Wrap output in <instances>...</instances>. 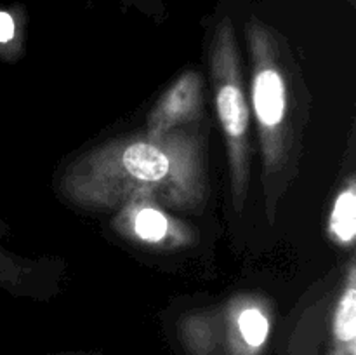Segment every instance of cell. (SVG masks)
<instances>
[{"instance_id": "6da1fadb", "label": "cell", "mask_w": 356, "mask_h": 355, "mask_svg": "<svg viewBox=\"0 0 356 355\" xmlns=\"http://www.w3.org/2000/svg\"><path fill=\"white\" fill-rule=\"evenodd\" d=\"M205 134L174 129L165 134L111 139L73 160L59 191L82 209L106 211L132 200L197 209L209 195Z\"/></svg>"}, {"instance_id": "7a4b0ae2", "label": "cell", "mask_w": 356, "mask_h": 355, "mask_svg": "<svg viewBox=\"0 0 356 355\" xmlns=\"http://www.w3.org/2000/svg\"><path fill=\"white\" fill-rule=\"evenodd\" d=\"M250 52V103L259 132L268 216L273 221L280 184L294 162L298 129L292 106V75L282 42L257 19L247 26Z\"/></svg>"}, {"instance_id": "3957f363", "label": "cell", "mask_w": 356, "mask_h": 355, "mask_svg": "<svg viewBox=\"0 0 356 355\" xmlns=\"http://www.w3.org/2000/svg\"><path fill=\"white\" fill-rule=\"evenodd\" d=\"M211 79L214 87L216 110L225 132L228 152L232 200L236 211H242L250 183V108L245 96V82L235 28L228 19L219 24L212 38Z\"/></svg>"}, {"instance_id": "277c9868", "label": "cell", "mask_w": 356, "mask_h": 355, "mask_svg": "<svg viewBox=\"0 0 356 355\" xmlns=\"http://www.w3.org/2000/svg\"><path fill=\"white\" fill-rule=\"evenodd\" d=\"M191 355H261L271 333V305L257 294L191 312L179 324Z\"/></svg>"}, {"instance_id": "5b68a950", "label": "cell", "mask_w": 356, "mask_h": 355, "mask_svg": "<svg viewBox=\"0 0 356 355\" xmlns=\"http://www.w3.org/2000/svg\"><path fill=\"white\" fill-rule=\"evenodd\" d=\"M113 228L118 235L143 247L179 249L193 244V228L152 200H132L117 209Z\"/></svg>"}, {"instance_id": "8992f818", "label": "cell", "mask_w": 356, "mask_h": 355, "mask_svg": "<svg viewBox=\"0 0 356 355\" xmlns=\"http://www.w3.org/2000/svg\"><path fill=\"white\" fill-rule=\"evenodd\" d=\"M204 110V80L193 70L184 72L155 103L148 115L146 132L165 134L181 124H190L202 117Z\"/></svg>"}, {"instance_id": "52a82bcc", "label": "cell", "mask_w": 356, "mask_h": 355, "mask_svg": "<svg viewBox=\"0 0 356 355\" xmlns=\"http://www.w3.org/2000/svg\"><path fill=\"white\" fill-rule=\"evenodd\" d=\"M332 354L356 355V267L351 260L346 267L343 291L332 313Z\"/></svg>"}, {"instance_id": "ba28073f", "label": "cell", "mask_w": 356, "mask_h": 355, "mask_svg": "<svg viewBox=\"0 0 356 355\" xmlns=\"http://www.w3.org/2000/svg\"><path fill=\"white\" fill-rule=\"evenodd\" d=\"M329 237L339 247H353L356 237V181L350 178L348 183L334 198L327 223Z\"/></svg>"}, {"instance_id": "9c48e42d", "label": "cell", "mask_w": 356, "mask_h": 355, "mask_svg": "<svg viewBox=\"0 0 356 355\" xmlns=\"http://www.w3.org/2000/svg\"><path fill=\"white\" fill-rule=\"evenodd\" d=\"M26 274V267L0 247V289L17 291L24 285Z\"/></svg>"}, {"instance_id": "30bf717a", "label": "cell", "mask_w": 356, "mask_h": 355, "mask_svg": "<svg viewBox=\"0 0 356 355\" xmlns=\"http://www.w3.org/2000/svg\"><path fill=\"white\" fill-rule=\"evenodd\" d=\"M17 24L9 10H0V54L9 58L10 52L17 51Z\"/></svg>"}]
</instances>
